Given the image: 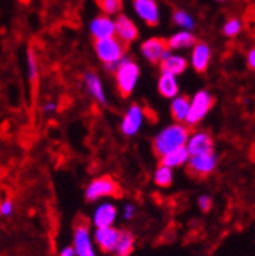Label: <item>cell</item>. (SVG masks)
I'll return each mask as SVG.
<instances>
[{
	"instance_id": "2",
	"label": "cell",
	"mask_w": 255,
	"mask_h": 256,
	"mask_svg": "<svg viewBox=\"0 0 255 256\" xmlns=\"http://www.w3.org/2000/svg\"><path fill=\"white\" fill-rule=\"evenodd\" d=\"M115 75H116V86L119 94L122 98H129L132 92L135 90V86L139 78L138 64L130 58H122L119 61V68L115 72Z\"/></svg>"
},
{
	"instance_id": "24",
	"label": "cell",
	"mask_w": 255,
	"mask_h": 256,
	"mask_svg": "<svg viewBox=\"0 0 255 256\" xmlns=\"http://www.w3.org/2000/svg\"><path fill=\"white\" fill-rule=\"evenodd\" d=\"M153 182L159 188H168V186H171V183H173V170L161 164L156 168V171L153 174Z\"/></svg>"
},
{
	"instance_id": "4",
	"label": "cell",
	"mask_w": 255,
	"mask_h": 256,
	"mask_svg": "<svg viewBox=\"0 0 255 256\" xmlns=\"http://www.w3.org/2000/svg\"><path fill=\"white\" fill-rule=\"evenodd\" d=\"M214 102H215V100H214V96L209 92H206V90L197 92L194 94L193 101H191V110H189V114H188V119H186V125L188 126L197 125L209 113Z\"/></svg>"
},
{
	"instance_id": "14",
	"label": "cell",
	"mask_w": 255,
	"mask_h": 256,
	"mask_svg": "<svg viewBox=\"0 0 255 256\" xmlns=\"http://www.w3.org/2000/svg\"><path fill=\"white\" fill-rule=\"evenodd\" d=\"M133 6L148 26H156L159 23V8L154 0H133Z\"/></svg>"
},
{
	"instance_id": "5",
	"label": "cell",
	"mask_w": 255,
	"mask_h": 256,
	"mask_svg": "<svg viewBox=\"0 0 255 256\" xmlns=\"http://www.w3.org/2000/svg\"><path fill=\"white\" fill-rule=\"evenodd\" d=\"M125 48H127V44L124 42H121L119 38H115V37L95 42V50H97V55L106 64L119 62L124 58L122 55L125 52Z\"/></svg>"
},
{
	"instance_id": "16",
	"label": "cell",
	"mask_w": 255,
	"mask_h": 256,
	"mask_svg": "<svg viewBox=\"0 0 255 256\" xmlns=\"http://www.w3.org/2000/svg\"><path fill=\"white\" fill-rule=\"evenodd\" d=\"M191 110V100L186 94L177 96L171 102V116L179 124H186L188 114Z\"/></svg>"
},
{
	"instance_id": "34",
	"label": "cell",
	"mask_w": 255,
	"mask_h": 256,
	"mask_svg": "<svg viewBox=\"0 0 255 256\" xmlns=\"http://www.w3.org/2000/svg\"><path fill=\"white\" fill-rule=\"evenodd\" d=\"M55 108H57V104L54 101H49V102H46L43 106V112L45 113H52V112H55Z\"/></svg>"
},
{
	"instance_id": "19",
	"label": "cell",
	"mask_w": 255,
	"mask_h": 256,
	"mask_svg": "<svg viewBox=\"0 0 255 256\" xmlns=\"http://www.w3.org/2000/svg\"><path fill=\"white\" fill-rule=\"evenodd\" d=\"M188 68V61L183 56L179 55H170L167 60L161 61V72L170 74V75H180Z\"/></svg>"
},
{
	"instance_id": "15",
	"label": "cell",
	"mask_w": 255,
	"mask_h": 256,
	"mask_svg": "<svg viewBox=\"0 0 255 256\" xmlns=\"http://www.w3.org/2000/svg\"><path fill=\"white\" fill-rule=\"evenodd\" d=\"M90 30L97 40L110 38L113 37V34H116L115 22L110 20L107 16H98L97 18H93L90 23Z\"/></svg>"
},
{
	"instance_id": "22",
	"label": "cell",
	"mask_w": 255,
	"mask_h": 256,
	"mask_svg": "<svg viewBox=\"0 0 255 256\" xmlns=\"http://www.w3.org/2000/svg\"><path fill=\"white\" fill-rule=\"evenodd\" d=\"M135 248V236L130 230H121L119 241L112 253V256H130Z\"/></svg>"
},
{
	"instance_id": "10",
	"label": "cell",
	"mask_w": 255,
	"mask_h": 256,
	"mask_svg": "<svg viewBox=\"0 0 255 256\" xmlns=\"http://www.w3.org/2000/svg\"><path fill=\"white\" fill-rule=\"evenodd\" d=\"M121 236V230L116 228H98L93 232V241L103 253L112 254Z\"/></svg>"
},
{
	"instance_id": "9",
	"label": "cell",
	"mask_w": 255,
	"mask_h": 256,
	"mask_svg": "<svg viewBox=\"0 0 255 256\" xmlns=\"http://www.w3.org/2000/svg\"><path fill=\"white\" fill-rule=\"evenodd\" d=\"M170 44H168V40L165 38H150L147 42H144L141 44V50H142V55L151 62V64H156L157 61H164L170 56Z\"/></svg>"
},
{
	"instance_id": "23",
	"label": "cell",
	"mask_w": 255,
	"mask_h": 256,
	"mask_svg": "<svg viewBox=\"0 0 255 256\" xmlns=\"http://www.w3.org/2000/svg\"><path fill=\"white\" fill-rule=\"evenodd\" d=\"M168 44L171 49H182V48H189V46H196V37L188 30H182L174 34L170 40Z\"/></svg>"
},
{
	"instance_id": "30",
	"label": "cell",
	"mask_w": 255,
	"mask_h": 256,
	"mask_svg": "<svg viewBox=\"0 0 255 256\" xmlns=\"http://www.w3.org/2000/svg\"><path fill=\"white\" fill-rule=\"evenodd\" d=\"M14 212V203L11 198H7L2 202V204H0V215L2 216H10L11 214Z\"/></svg>"
},
{
	"instance_id": "3",
	"label": "cell",
	"mask_w": 255,
	"mask_h": 256,
	"mask_svg": "<svg viewBox=\"0 0 255 256\" xmlns=\"http://www.w3.org/2000/svg\"><path fill=\"white\" fill-rule=\"evenodd\" d=\"M121 192L118 183L110 177V176H101L93 178L84 189V197L87 202L93 203L101 198H109V197H116Z\"/></svg>"
},
{
	"instance_id": "25",
	"label": "cell",
	"mask_w": 255,
	"mask_h": 256,
	"mask_svg": "<svg viewBox=\"0 0 255 256\" xmlns=\"http://www.w3.org/2000/svg\"><path fill=\"white\" fill-rule=\"evenodd\" d=\"M28 69H29V81L31 84H37L39 80V68H37V60H36V54L33 49L28 50Z\"/></svg>"
},
{
	"instance_id": "11",
	"label": "cell",
	"mask_w": 255,
	"mask_h": 256,
	"mask_svg": "<svg viewBox=\"0 0 255 256\" xmlns=\"http://www.w3.org/2000/svg\"><path fill=\"white\" fill-rule=\"evenodd\" d=\"M118 218V208L112 202H103L95 208L92 214V224L95 229L98 228H112Z\"/></svg>"
},
{
	"instance_id": "31",
	"label": "cell",
	"mask_w": 255,
	"mask_h": 256,
	"mask_svg": "<svg viewBox=\"0 0 255 256\" xmlns=\"http://www.w3.org/2000/svg\"><path fill=\"white\" fill-rule=\"evenodd\" d=\"M135 215H136V208H135V204H132V203L124 204V208H122V218H124V220L130 221V220L135 218Z\"/></svg>"
},
{
	"instance_id": "29",
	"label": "cell",
	"mask_w": 255,
	"mask_h": 256,
	"mask_svg": "<svg viewBox=\"0 0 255 256\" xmlns=\"http://www.w3.org/2000/svg\"><path fill=\"white\" fill-rule=\"evenodd\" d=\"M197 206L202 212H209L211 208H212V198L208 196V194H202L199 198H197Z\"/></svg>"
},
{
	"instance_id": "27",
	"label": "cell",
	"mask_w": 255,
	"mask_h": 256,
	"mask_svg": "<svg viewBox=\"0 0 255 256\" xmlns=\"http://www.w3.org/2000/svg\"><path fill=\"white\" fill-rule=\"evenodd\" d=\"M173 22L177 26H182L185 29H193L194 28V20L191 18L186 12H183V11H176L173 14Z\"/></svg>"
},
{
	"instance_id": "18",
	"label": "cell",
	"mask_w": 255,
	"mask_h": 256,
	"mask_svg": "<svg viewBox=\"0 0 255 256\" xmlns=\"http://www.w3.org/2000/svg\"><path fill=\"white\" fill-rule=\"evenodd\" d=\"M209 58H211V50H209V46L205 44V43H197L194 46V50H193V56H191V61H193V68L202 74L206 70L208 64H209Z\"/></svg>"
},
{
	"instance_id": "28",
	"label": "cell",
	"mask_w": 255,
	"mask_h": 256,
	"mask_svg": "<svg viewBox=\"0 0 255 256\" xmlns=\"http://www.w3.org/2000/svg\"><path fill=\"white\" fill-rule=\"evenodd\" d=\"M241 29V23L238 18H229L223 26V34L226 37H235Z\"/></svg>"
},
{
	"instance_id": "20",
	"label": "cell",
	"mask_w": 255,
	"mask_h": 256,
	"mask_svg": "<svg viewBox=\"0 0 255 256\" xmlns=\"http://www.w3.org/2000/svg\"><path fill=\"white\" fill-rule=\"evenodd\" d=\"M157 90L164 96V98H173V100L177 98L179 86H177L176 76L170 75V74H162L157 81Z\"/></svg>"
},
{
	"instance_id": "32",
	"label": "cell",
	"mask_w": 255,
	"mask_h": 256,
	"mask_svg": "<svg viewBox=\"0 0 255 256\" xmlns=\"http://www.w3.org/2000/svg\"><path fill=\"white\" fill-rule=\"evenodd\" d=\"M58 256H77V252L74 246H66L58 252Z\"/></svg>"
},
{
	"instance_id": "26",
	"label": "cell",
	"mask_w": 255,
	"mask_h": 256,
	"mask_svg": "<svg viewBox=\"0 0 255 256\" xmlns=\"http://www.w3.org/2000/svg\"><path fill=\"white\" fill-rule=\"evenodd\" d=\"M97 4L106 14H116L122 10V0H97Z\"/></svg>"
},
{
	"instance_id": "1",
	"label": "cell",
	"mask_w": 255,
	"mask_h": 256,
	"mask_svg": "<svg viewBox=\"0 0 255 256\" xmlns=\"http://www.w3.org/2000/svg\"><path fill=\"white\" fill-rule=\"evenodd\" d=\"M191 136L189 126L186 124H171L159 132L153 139V151L161 158L168 152H173L179 148L186 146L188 139Z\"/></svg>"
},
{
	"instance_id": "6",
	"label": "cell",
	"mask_w": 255,
	"mask_h": 256,
	"mask_svg": "<svg viewBox=\"0 0 255 256\" xmlns=\"http://www.w3.org/2000/svg\"><path fill=\"white\" fill-rule=\"evenodd\" d=\"M95 241L90 234L89 224L84 221H80L74 228V248L77 252V256H97L95 252Z\"/></svg>"
},
{
	"instance_id": "17",
	"label": "cell",
	"mask_w": 255,
	"mask_h": 256,
	"mask_svg": "<svg viewBox=\"0 0 255 256\" xmlns=\"http://www.w3.org/2000/svg\"><path fill=\"white\" fill-rule=\"evenodd\" d=\"M189 158H191V154H189L188 148L183 146V148H179V150H176L173 152H168L167 156L161 157V164L171 168V170H174V168H180V166L188 165Z\"/></svg>"
},
{
	"instance_id": "35",
	"label": "cell",
	"mask_w": 255,
	"mask_h": 256,
	"mask_svg": "<svg viewBox=\"0 0 255 256\" xmlns=\"http://www.w3.org/2000/svg\"><path fill=\"white\" fill-rule=\"evenodd\" d=\"M218 2H223V0H218Z\"/></svg>"
},
{
	"instance_id": "7",
	"label": "cell",
	"mask_w": 255,
	"mask_h": 256,
	"mask_svg": "<svg viewBox=\"0 0 255 256\" xmlns=\"http://www.w3.org/2000/svg\"><path fill=\"white\" fill-rule=\"evenodd\" d=\"M217 162H218V158H217V154L214 151L206 152V154L191 156L189 162L186 165V170L193 177L203 178V177H208L209 174H212L215 171Z\"/></svg>"
},
{
	"instance_id": "12",
	"label": "cell",
	"mask_w": 255,
	"mask_h": 256,
	"mask_svg": "<svg viewBox=\"0 0 255 256\" xmlns=\"http://www.w3.org/2000/svg\"><path fill=\"white\" fill-rule=\"evenodd\" d=\"M186 148L191 156H197V154H206L214 151V140L209 133L206 132H194L191 133Z\"/></svg>"
},
{
	"instance_id": "33",
	"label": "cell",
	"mask_w": 255,
	"mask_h": 256,
	"mask_svg": "<svg viewBox=\"0 0 255 256\" xmlns=\"http://www.w3.org/2000/svg\"><path fill=\"white\" fill-rule=\"evenodd\" d=\"M247 66L249 69L255 70V48H252L247 54Z\"/></svg>"
},
{
	"instance_id": "21",
	"label": "cell",
	"mask_w": 255,
	"mask_h": 256,
	"mask_svg": "<svg viewBox=\"0 0 255 256\" xmlns=\"http://www.w3.org/2000/svg\"><path fill=\"white\" fill-rule=\"evenodd\" d=\"M84 81H86V87H87V90L90 92V94L95 98V101L100 102V104H103V106H104V104H107V100H106V94H104L103 84H101L100 78H98L97 75H95V74L89 72V74H86Z\"/></svg>"
},
{
	"instance_id": "8",
	"label": "cell",
	"mask_w": 255,
	"mask_h": 256,
	"mask_svg": "<svg viewBox=\"0 0 255 256\" xmlns=\"http://www.w3.org/2000/svg\"><path fill=\"white\" fill-rule=\"evenodd\" d=\"M142 122H144V108L139 104H132L121 120V126H119L121 133L127 138L135 136L141 130Z\"/></svg>"
},
{
	"instance_id": "13",
	"label": "cell",
	"mask_w": 255,
	"mask_h": 256,
	"mask_svg": "<svg viewBox=\"0 0 255 256\" xmlns=\"http://www.w3.org/2000/svg\"><path fill=\"white\" fill-rule=\"evenodd\" d=\"M115 28H116V36L119 37L121 42H124L127 46L129 43L135 42L139 36L136 24L124 14H119L115 20Z\"/></svg>"
}]
</instances>
